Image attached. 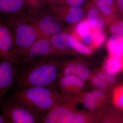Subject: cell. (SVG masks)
<instances>
[{"label": "cell", "instance_id": "30", "mask_svg": "<svg viewBox=\"0 0 123 123\" xmlns=\"http://www.w3.org/2000/svg\"><path fill=\"white\" fill-rule=\"evenodd\" d=\"M69 5L73 7H79L85 4L86 0H65Z\"/></svg>", "mask_w": 123, "mask_h": 123}, {"label": "cell", "instance_id": "3", "mask_svg": "<svg viewBox=\"0 0 123 123\" xmlns=\"http://www.w3.org/2000/svg\"><path fill=\"white\" fill-rule=\"evenodd\" d=\"M5 23L14 34V45L10 55L19 61L31 46L43 37L25 13L8 17Z\"/></svg>", "mask_w": 123, "mask_h": 123}, {"label": "cell", "instance_id": "20", "mask_svg": "<svg viewBox=\"0 0 123 123\" xmlns=\"http://www.w3.org/2000/svg\"><path fill=\"white\" fill-rule=\"evenodd\" d=\"M27 13L35 14L43 9L47 2L51 0H24Z\"/></svg>", "mask_w": 123, "mask_h": 123}, {"label": "cell", "instance_id": "14", "mask_svg": "<svg viewBox=\"0 0 123 123\" xmlns=\"http://www.w3.org/2000/svg\"><path fill=\"white\" fill-rule=\"evenodd\" d=\"M114 107L107 105L99 109L98 111L99 116L98 123H123V110Z\"/></svg>", "mask_w": 123, "mask_h": 123}, {"label": "cell", "instance_id": "7", "mask_svg": "<svg viewBox=\"0 0 123 123\" xmlns=\"http://www.w3.org/2000/svg\"><path fill=\"white\" fill-rule=\"evenodd\" d=\"M27 17L36 27L43 38L50 37L61 32L62 26L55 16L45 13L42 10L37 13H26Z\"/></svg>", "mask_w": 123, "mask_h": 123}, {"label": "cell", "instance_id": "2", "mask_svg": "<svg viewBox=\"0 0 123 123\" xmlns=\"http://www.w3.org/2000/svg\"><path fill=\"white\" fill-rule=\"evenodd\" d=\"M68 98L53 88L31 87L15 90L9 98L34 111L47 113Z\"/></svg>", "mask_w": 123, "mask_h": 123}, {"label": "cell", "instance_id": "23", "mask_svg": "<svg viewBox=\"0 0 123 123\" xmlns=\"http://www.w3.org/2000/svg\"><path fill=\"white\" fill-rule=\"evenodd\" d=\"M114 106L119 109L123 110V86H116L114 89L112 94V99Z\"/></svg>", "mask_w": 123, "mask_h": 123}, {"label": "cell", "instance_id": "21", "mask_svg": "<svg viewBox=\"0 0 123 123\" xmlns=\"http://www.w3.org/2000/svg\"><path fill=\"white\" fill-rule=\"evenodd\" d=\"M91 83L94 87L96 89L112 91L116 86L108 84L101 77L96 74L91 76L89 78Z\"/></svg>", "mask_w": 123, "mask_h": 123}, {"label": "cell", "instance_id": "10", "mask_svg": "<svg viewBox=\"0 0 123 123\" xmlns=\"http://www.w3.org/2000/svg\"><path fill=\"white\" fill-rule=\"evenodd\" d=\"M113 91L96 89L90 92H83L79 95V101L88 100L93 107L100 109L108 105L112 101Z\"/></svg>", "mask_w": 123, "mask_h": 123}, {"label": "cell", "instance_id": "12", "mask_svg": "<svg viewBox=\"0 0 123 123\" xmlns=\"http://www.w3.org/2000/svg\"><path fill=\"white\" fill-rule=\"evenodd\" d=\"M26 13L24 0H0V16L8 17Z\"/></svg>", "mask_w": 123, "mask_h": 123}, {"label": "cell", "instance_id": "11", "mask_svg": "<svg viewBox=\"0 0 123 123\" xmlns=\"http://www.w3.org/2000/svg\"><path fill=\"white\" fill-rule=\"evenodd\" d=\"M14 43L12 31L4 22L0 23V61L5 56L10 55Z\"/></svg>", "mask_w": 123, "mask_h": 123}, {"label": "cell", "instance_id": "22", "mask_svg": "<svg viewBox=\"0 0 123 123\" xmlns=\"http://www.w3.org/2000/svg\"><path fill=\"white\" fill-rule=\"evenodd\" d=\"M85 15V12L82 9L79 7H73L66 16L65 20L68 23H76L82 20Z\"/></svg>", "mask_w": 123, "mask_h": 123}, {"label": "cell", "instance_id": "17", "mask_svg": "<svg viewBox=\"0 0 123 123\" xmlns=\"http://www.w3.org/2000/svg\"><path fill=\"white\" fill-rule=\"evenodd\" d=\"M123 36L114 34L110 37L107 44V48L111 56L121 57L123 55Z\"/></svg>", "mask_w": 123, "mask_h": 123}, {"label": "cell", "instance_id": "16", "mask_svg": "<svg viewBox=\"0 0 123 123\" xmlns=\"http://www.w3.org/2000/svg\"><path fill=\"white\" fill-rule=\"evenodd\" d=\"M99 116L97 111L77 110L74 114L70 123H98Z\"/></svg>", "mask_w": 123, "mask_h": 123}, {"label": "cell", "instance_id": "9", "mask_svg": "<svg viewBox=\"0 0 123 123\" xmlns=\"http://www.w3.org/2000/svg\"><path fill=\"white\" fill-rule=\"evenodd\" d=\"M56 84L61 93L68 98L74 97L84 92L85 82L74 75L58 78Z\"/></svg>", "mask_w": 123, "mask_h": 123}, {"label": "cell", "instance_id": "26", "mask_svg": "<svg viewBox=\"0 0 123 123\" xmlns=\"http://www.w3.org/2000/svg\"><path fill=\"white\" fill-rule=\"evenodd\" d=\"M91 24L87 20H85L79 23L77 25L76 29L79 34L85 36L88 34L90 30Z\"/></svg>", "mask_w": 123, "mask_h": 123}, {"label": "cell", "instance_id": "4", "mask_svg": "<svg viewBox=\"0 0 123 123\" xmlns=\"http://www.w3.org/2000/svg\"><path fill=\"white\" fill-rule=\"evenodd\" d=\"M7 123H42L46 113L34 111L9 98L0 104Z\"/></svg>", "mask_w": 123, "mask_h": 123}, {"label": "cell", "instance_id": "31", "mask_svg": "<svg viewBox=\"0 0 123 123\" xmlns=\"http://www.w3.org/2000/svg\"><path fill=\"white\" fill-rule=\"evenodd\" d=\"M84 39L86 43L88 45L91 44L93 40V36L91 34H88L84 36Z\"/></svg>", "mask_w": 123, "mask_h": 123}, {"label": "cell", "instance_id": "24", "mask_svg": "<svg viewBox=\"0 0 123 123\" xmlns=\"http://www.w3.org/2000/svg\"><path fill=\"white\" fill-rule=\"evenodd\" d=\"M113 0H98L96 4L103 13L105 15L110 14L111 12V7Z\"/></svg>", "mask_w": 123, "mask_h": 123}, {"label": "cell", "instance_id": "27", "mask_svg": "<svg viewBox=\"0 0 123 123\" xmlns=\"http://www.w3.org/2000/svg\"><path fill=\"white\" fill-rule=\"evenodd\" d=\"M93 38L95 44L97 46H100L105 40V35L102 31L97 30L95 31L93 34Z\"/></svg>", "mask_w": 123, "mask_h": 123}, {"label": "cell", "instance_id": "19", "mask_svg": "<svg viewBox=\"0 0 123 123\" xmlns=\"http://www.w3.org/2000/svg\"><path fill=\"white\" fill-rule=\"evenodd\" d=\"M88 18L91 25L95 28L101 29L105 26V21L97 8L94 7L90 10L88 13Z\"/></svg>", "mask_w": 123, "mask_h": 123}, {"label": "cell", "instance_id": "15", "mask_svg": "<svg viewBox=\"0 0 123 123\" xmlns=\"http://www.w3.org/2000/svg\"><path fill=\"white\" fill-rule=\"evenodd\" d=\"M65 70L69 75L78 77L84 81L89 79L91 74L88 67L78 63H71L65 64Z\"/></svg>", "mask_w": 123, "mask_h": 123}, {"label": "cell", "instance_id": "35", "mask_svg": "<svg viewBox=\"0 0 123 123\" xmlns=\"http://www.w3.org/2000/svg\"></svg>", "mask_w": 123, "mask_h": 123}, {"label": "cell", "instance_id": "28", "mask_svg": "<svg viewBox=\"0 0 123 123\" xmlns=\"http://www.w3.org/2000/svg\"><path fill=\"white\" fill-rule=\"evenodd\" d=\"M74 49L78 53L84 55H89L91 52L90 49L88 47L75 40Z\"/></svg>", "mask_w": 123, "mask_h": 123}, {"label": "cell", "instance_id": "1", "mask_svg": "<svg viewBox=\"0 0 123 123\" xmlns=\"http://www.w3.org/2000/svg\"><path fill=\"white\" fill-rule=\"evenodd\" d=\"M49 56L37 58L20 66L14 84L15 90L31 87H56L62 63Z\"/></svg>", "mask_w": 123, "mask_h": 123}, {"label": "cell", "instance_id": "25", "mask_svg": "<svg viewBox=\"0 0 123 123\" xmlns=\"http://www.w3.org/2000/svg\"><path fill=\"white\" fill-rule=\"evenodd\" d=\"M95 74L108 84L115 86H116L118 79L116 76H115V75H110L103 70H98Z\"/></svg>", "mask_w": 123, "mask_h": 123}, {"label": "cell", "instance_id": "8", "mask_svg": "<svg viewBox=\"0 0 123 123\" xmlns=\"http://www.w3.org/2000/svg\"><path fill=\"white\" fill-rule=\"evenodd\" d=\"M56 55L50 37L38 40L29 49L19 60L20 66L25 63L39 57Z\"/></svg>", "mask_w": 123, "mask_h": 123}, {"label": "cell", "instance_id": "32", "mask_svg": "<svg viewBox=\"0 0 123 123\" xmlns=\"http://www.w3.org/2000/svg\"><path fill=\"white\" fill-rule=\"evenodd\" d=\"M0 123H7L6 119L3 113H0Z\"/></svg>", "mask_w": 123, "mask_h": 123}, {"label": "cell", "instance_id": "29", "mask_svg": "<svg viewBox=\"0 0 123 123\" xmlns=\"http://www.w3.org/2000/svg\"><path fill=\"white\" fill-rule=\"evenodd\" d=\"M111 31L112 33L123 36V22L113 25L111 27Z\"/></svg>", "mask_w": 123, "mask_h": 123}, {"label": "cell", "instance_id": "5", "mask_svg": "<svg viewBox=\"0 0 123 123\" xmlns=\"http://www.w3.org/2000/svg\"><path fill=\"white\" fill-rule=\"evenodd\" d=\"M79 95L68 98L58 104L46 113L42 123H70L80 103Z\"/></svg>", "mask_w": 123, "mask_h": 123}, {"label": "cell", "instance_id": "33", "mask_svg": "<svg viewBox=\"0 0 123 123\" xmlns=\"http://www.w3.org/2000/svg\"><path fill=\"white\" fill-rule=\"evenodd\" d=\"M118 4L119 7L123 10V0H118Z\"/></svg>", "mask_w": 123, "mask_h": 123}, {"label": "cell", "instance_id": "18", "mask_svg": "<svg viewBox=\"0 0 123 123\" xmlns=\"http://www.w3.org/2000/svg\"><path fill=\"white\" fill-rule=\"evenodd\" d=\"M123 68V64L119 57L111 56L105 62L103 70L110 75H115Z\"/></svg>", "mask_w": 123, "mask_h": 123}, {"label": "cell", "instance_id": "13", "mask_svg": "<svg viewBox=\"0 0 123 123\" xmlns=\"http://www.w3.org/2000/svg\"><path fill=\"white\" fill-rule=\"evenodd\" d=\"M56 55L74 48L75 40L67 33L60 32L50 38Z\"/></svg>", "mask_w": 123, "mask_h": 123}, {"label": "cell", "instance_id": "6", "mask_svg": "<svg viewBox=\"0 0 123 123\" xmlns=\"http://www.w3.org/2000/svg\"><path fill=\"white\" fill-rule=\"evenodd\" d=\"M20 66L19 61L9 55L0 61V104L8 91L14 86Z\"/></svg>", "mask_w": 123, "mask_h": 123}, {"label": "cell", "instance_id": "34", "mask_svg": "<svg viewBox=\"0 0 123 123\" xmlns=\"http://www.w3.org/2000/svg\"><path fill=\"white\" fill-rule=\"evenodd\" d=\"M3 22H4V20L2 19V17L0 16V23H1Z\"/></svg>", "mask_w": 123, "mask_h": 123}]
</instances>
